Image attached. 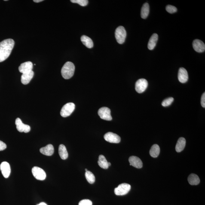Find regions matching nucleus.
Masks as SVG:
<instances>
[{"mask_svg": "<svg viewBox=\"0 0 205 205\" xmlns=\"http://www.w3.org/2000/svg\"><path fill=\"white\" fill-rule=\"evenodd\" d=\"M93 203L91 200H81L79 203V205H92Z\"/></svg>", "mask_w": 205, "mask_h": 205, "instance_id": "30", "label": "nucleus"}, {"mask_svg": "<svg viewBox=\"0 0 205 205\" xmlns=\"http://www.w3.org/2000/svg\"><path fill=\"white\" fill-rule=\"evenodd\" d=\"M0 169L4 177L8 178L11 173V168L9 164L6 161L3 162L0 165Z\"/></svg>", "mask_w": 205, "mask_h": 205, "instance_id": "11", "label": "nucleus"}, {"mask_svg": "<svg viewBox=\"0 0 205 205\" xmlns=\"http://www.w3.org/2000/svg\"><path fill=\"white\" fill-rule=\"evenodd\" d=\"M85 171H86H86H88V170H87V169H86Z\"/></svg>", "mask_w": 205, "mask_h": 205, "instance_id": "36", "label": "nucleus"}, {"mask_svg": "<svg viewBox=\"0 0 205 205\" xmlns=\"http://www.w3.org/2000/svg\"><path fill=\"white\" fill-rule=\"evenodd\" d=\"M201 105L202 107L205 108V93H204L202 95L201 98Z\"/></svg>", "mask_w": 205, "mask_h": 205, "instance_id": "32", "label": "nucleus"}, {"mask_svg": "<svg viewBox=\"0 0 205 205\" xmlns=\"http://www.w3.org/2000/svg\"><path fill=\"white\" fill-rule=\"evenodd\" d=\"M44 1V0H34V2L36 3H39L40 2H42Z\"/></svg>", "mask_w": 205, "mask_h": 205, "instance_id": "33", "label": "nucleus"}, {"mask_svg": "<svg viewBox=\"0 0 205 205\" xmlns=\"http://www.w3.org/2000/svg\"><path fill=\"white\" fill-rule=\"evenodd\" d=\"M193 47L194 50L198 53H203L205 51V45L200 40L196 39L193 42Z\"/></svg>", "mask_w": 205, "mask_h": 205, "instance_id": "12", "label": "nucleus"}, {"mask_svg": "<svg viewBox=\"0 0 205 205\" xmlns=\"http://www.w3.org/2000/svg\"><path fill=\"white\" fill-rule=\"evenodd\" d=\"M81 41L84 45L89 48H92L93 46V41L89 37L86 35H83L81 37Z\"/></svg>", "mask_w": 205, "mask_h": 205, "instance_id": "20", "label": "nucleus"}, {"mask_svg": "<svg viewBox=\"0 0 205 205\" xmlns=\"http://www.w3.org/2000/svg\"><path fill=\"white\" fill-rule=\"evenodd\" d=\"M186 145V140L184 138H179L176 144V150L177 152H180L184 149Z\"/></svg>", "mask_w": 205, "mask_h": 205, "instance_id": "19", "label": "nucleus"}, {"mask_svg": "<svg viewBox=\"0 0 205 205\" xmlns=\"http://www.w3.org/2000/svg\"><path fill=\"white\" fill-rule=\"evenodd\" d=\"M127 36V33L124 27L120 26L116 30L115 37L117 42L122 44L125 42Z\"/></svg>", "mask_w": 205, "mask_h": 205, "instance_id": "3", "label": "nucleus"}, {"mask_svg": "<svg viewBox=\"0 0 205 205\" xmlns=\"http://www.w3.org/2000/svg\"><path fill=\"white\" fill-rule=\"evenodd\" d=\"M98 163L99 166L102 169H107L108 167H109L108 165V162L107 161L104 156L103 155H100L99 156Z\"/></svg>", "mask_w": 205, "mask_h": 205, "instance_id": "25", "label": "nucleus"}, {"mask_svg": "<svg viewBox=\"0 0 205 205\" xmlns=\"http://www.w3.org/2000/svg\"><path fill=\"white\" fill-rule=\"evenodd\" d=\"M75 105L73 102H68L64 105L61 110V116L66 117L70 116L75 109Z\"/></svg>", "mask_w": 205, "mask_h": 205, "instance_id": "4", "label": "nucleus"}, {"mask_svg": "<svg viewBox=\"0 0 205 205\" xmlns=\"http://www.w3.org/2000/svg\"><path fill=\"white\" fill-rule=\"evenodd\" d=\"M34 75V72L33 71L22 74L21 77V82L22 84L24 85L29 84L31 80L32 79Z\"/></svg>", "mask_w": 205, "mask_h": 205, "instance_id": "17", "label": "nucleus"}, {"mask_svg": "<svg viewBox=\"0 0 205 205\" xmlns=\"http://www.w3.org/2000/svg\"><path fill=\"white\" fill-rule=\"evenodd\" d=\"M15 124L16 126V129L19 132H24V133H27L30 131V127L28 125L23 124L20 118H18L16 119Z\"/></svg>", "mask_w": 205, "mask_h": 205, "instance_id": "10", "label": "nucleus"}, {"mask_svg": "<svg viewBox=\"0 0 205 205\" xmlns=\"http://www.w3.org/2000/svg\"><path fill=\"white\" fill-rule=\"evenodd\" d=\"M98 114L102 119L107 121H110L112 120V117L111 115V110L107 107H102L99 108L98 111Z\"/></svg>", "mask_w": 205, "mask_h": 205, "instance_id": "6", "label": "nucleus"}, {"mask_svg": "<svg viewBox=\"0 0 205 205\" xmlns=\"http://www.w3.org/2000/svg\"><path fill=\"white\" fill-rule=\"evenodd\" d=\"M85 177L86 179L89 183L90 184L94 183L96 180V178L93 174L90 171H87L86 172Z\"/></svg>", "mask_w": 205, "mask_h": 205, "instance_id": "26", "label": "nucleus"}, {"mask_svg": "<svg viewBox=\"0 0 205 205\" xmlns=\"http://www.w3.org/2000/svg\"><path fill=\"white\" fill-rule=\"evenodd\" d=\"M37 205H47V204H46V203H40L39 204Z\"/></svg>", "mask_w": 205, "mask_h": 205, "instance_id": "34", "label": "nucleus"}, {"mask_svg": "<svg viewBox=\"0 0 205 205\" xmlns=\"http://www.w3.org/2000/svg\"><path fill=\"white\" fill-rule=\"evenodd\" d=\"M32 172L34 176L38 180H44L46 178V174L42 169L37 166L32 168Z\"/></svg>", "mask_w": 205, "mask_h": 205, "instance_id": "8", "label": "nucleus"}, {"mask_svg": "<svg viewBox=\"0 0 205 205\" xmlns=\"http://www.w3.org/2000/svg\"><path fill=\"white\" fill-rule=\"evenodd\" d=\"M178 78L179 81L182 83H186L188 81V73L185 68L182 67L179 68L178 72Z\"/></svg>", "mask_w": 205, "mask_h": 205, "instance_id": "14", "label": "nucleus"}, {"mask_svg": "<svg viewBox=\"0 0 205 205\" xmlns=\"http://www.w3.org/2000/svg\"><path fill=\"white\" fill-rule=\"evenodd\" d=\"M15 45L13 39H7L0 42V62L8 58Z\"/></svg>", "mask_w": 205, "mask_h": 205, "instance_id": "1", "label": "nucleus"}, {"mask_svg": "<svg viewBox=\"0 0 205 205\" xmlns=\"http://www.w3.org/2000/svg\"><path fill=\"white\" fill-rule=\"evenodd\" d=\"M148 85V81L145 79L138 80L135 84V90L138 93H142L146 89Z\"/></svg>", "mask_w": 205, "mask_h": 205, "instance_id": "7", "label": "nucleus"}, {"mask_svg": "<svg viewBox=\"0 0 205 205\" xmlns=\"http://www.w3.org/2000/svg\"><path fill=\"white\" fill-rule=\"evenodd\" d=\"M188 181L189 183L191 185H197L200 184V179L197 175L194 174H191L188 176Z\"/></svg>", "mask_w": 205, "mask_h": 205, "instance_id": "21", "label": "nucleus"}, {"mask_svg": "<svg viewBox=\"0 0 205 205\" xmlns=\"http://www.w3.org/2000/svg\"><path fill=\"white\" fill-rule=\"evenodd\" d=\"M33 64L32 62L28 61L25 62L21 64L19 67V70L23 74L32 71Z\"/></svg>", "mask_w": 205, "mask_h": 205, "instance_id": "13", "label": "nucleus"}, {"mask_svg": "<svg viewBox=\"0 0 205 205\" xmlns=\"http://www.w3.org/2000/svg\"><path fill=\"white\" fill-rule=\"evenodd\" d=\"M40 152L44 155L51 156L54 152V148L50 144L46 145L45 147L41 148L40 150Z\"/></svg>", "mask_w": 205, "mask_h": 205, "instance_id": "16", "label": "nucleus"}, {"mask_svg": "<svg viewBox=\"0 0 205 205\" xmlns=\"http://www.w3.org/2000/svg\"><path fill=\"white\" fill-rule=\"evenodd\" d=\"M130 165L132 166L137 168H141L142 167V160L138 157L136 156H131L129 158Z\"/></svg>", "mask_w": 205, "mask_h": 205, "instance_id": "15", "label": "nucleus"}, {"mask_svg": "<svg viewBox=\"0 0 205 205\" xmlns=\"http://www.w3.org/2000/svg\"><path fill=\"white\" fill-rule=\"evenodd\" d=\"M108 166H109H109H110L111 165V163L110 162H108Z\"/></svg>", "mask_w": 205, "mask_h": 205, "instance_id": "35", "label": "nucleus"}, {"mask_svg": "<svg viewBox=\"0 0 205 205\" xmlns=\"http://www.w3.org/2000/svg\"><path fill=\"white\" fill-rule=\"evenodd\" d=\"M7 148V145L3 142L0 141V151H4Z\"/></svg>", "mask_w": 205, "mask_h": 205, "instance_id": "31", "label": "nucleus"}, {"mask_svg": "<svg viewBox=\"0 0 205 205\" xmlns=\"http://www.w3.org/2000/svg\"><path fill=\"white\" fill-rule=\"evenodd\" d=\"M166 11L172 14L176 13L177 11V8L176 7L171 5H168L166 7Z\"/></svg>", "mask_w": 205, "mask_h": 205, "instance_id": "29", "label": "nucleus"}, {"mask_svg": "<svg viewBox=\"0 0 205 205\" xmlns=\"http://www.w3.org/2000/svg\"><path fill=\"white\" fill-rule=\"evenodd\" d=\"M131 187L129 184L123 183L120 184L114 189V193L117 196L125 195L129 192Z\"/></svg>", "mask_w": 205, "mask_h": 205, "instance_id": "5", "label": "nucleus"}, {"mask_svg": "<svg viewBox=\"0 0 205 205\" xmlns=\"http://www.w3.org/2000/svg\"><path fill=\"white\" fill-rule=\"evenodd\" d=\"M174 99L173 97H169L164 99L162 102L161 105L163 106L166 107L169 106L173 102Z\"/></svg>", "mask_w": 205, "mask_h": 205, "instance_id": "27", "label": "nucleus"}, {"mask_svg": "<svg viewBox=\"0 0 205 205\" xmlns=\"http://www.w3.org/2000/svg\"><path fill=\"white\" fill-rule=\"evenodd\" d=\"M105 140L110 143H119L121 142V138L119 135L112 132H108L104 136Z\"/></svg>", "mask_w": 205, "mask_h": 205, "instance_id": "9", "label": "nucleus"}, {"mask_svg": "<svg viewBox=\"0 0 205 205\" xmlns=\"http://www.w3.org/2000/svg\"><path fill=\"white\" fill-rule=\"evenodd\" d=\"M71 2L74 3L79 4L81 6H86L88 3V1L87 0H71Z\"/></svg>", "mask_w": 205, "mask_h": 205, "instance_id": "28", "label": "nucleus"}, {"mask_svg": "<svg viewBox=\"0 0 205 205\" xmlns=\"http://www.w3.org/2000/svg\"><path fill=\"white\" fill-rule=\"evenodd\" d=\"M158 40V35L157 34H154L150 38L148 44V48L152 50L155 48Z\"/></svg>", "mask_w": 205, "mask_h": 205, "instance_id": "18", "label": "nucleus"}, {"mask_svg": "<svg viewBox=\"0 0 205 205\" xmlns=\"http://www.w3.org/2000/svg\"><path fill=\"white\" fill-rule=\"evenodd\" d=\"M149 13V5L148 3L143 4L141 10V15L142 18L145 19L148 17Z\"/></svg>", "mask_w": 205, "mask_h": 205, "instance_id": "23", "label": "nucleus"}, {"mask_svg": "<svg viewBox=\"0 0 205 205\" xmlns=\"http://www.w3.org/2000/svg\"><path fill=\"white\" fill-rule=\"evenodd\" d=\"M59 154L60 158L65 160L68 157V153L66 147L63 145H60L59 148Z\"/></svg>", "mask_w": 205, "mask_h": 205, "instance_id": "22", "label": "nucleus"}, {"mask_svg": "<svg viewBox=\"0 0 205 205\" xmlns=\"http://www.w3.org/2000/svg\"><path fill=\"white\" fill-rule=\"evenodd\" d=\"M75 70V66L72 62H67L64 65L61 70L62 77L68 80L73 76Z\"/></svg>", "mask_w": 205, "mask_h": 205, "instance_id": "2", "label": "nucleus"}, {"mask_svg": "<svg viewBox=\"0 0 205 205\" xmlns=\"http://www.w3.org/2000/svg\"><path fill=\"white\" fill-rule=\"evenodd\" d=\"M160 153V148L157 145H153L150 151V154L153 158H156L158 156Z\"/></svg>", "mask_w": 205, "mask_h": 205, "instance_id": "24", "label": "nucleus"}]
</instances>
